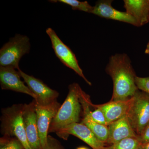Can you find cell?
<instances>
[{
    "mask_svg": "<svg viewBox=\"0 0 149 149\" xmlns=\"http://www.w3.org/2000/svg\"><path fill=\"white\" fill-rule=\"evenodd\" d=\"M113 82L111 101L130 100L139 90L136 83V75L129 57L125 54L112 56L106 68Z\"/></svg>",
    "mask_w": 149,
    "mask_h": 149,
    "instance_id": "6da1fadb",
    "label": "cell"
},
{
    "mask_svg": "<svg viewBox=\"0 0 149 149\" xmlns=\"http://www.w3.org/2000/svg\"><path fill=\"white\" fill-rule=\"evenodd\" d=\"M68 93L63 103L51 122L49 133L55 132L71 123H78L82 105L80 96L83 90L77 83L71 84Z\"/></svg>",
    "mask_w": 149,
    "mask_h": 149,
    "instance_id": "7a4b0ae2",
    "label": "cell"
},
{
    "mask_svg": "<svg viewBox=\"0 0 149 149\" xmlns=\"http://www.w3.org/2000/svg\"><path fill=\"white\" fill-rule=\"evenodd\" d=\"M24 104L13 105L4 109L1 117V131L4 136H15L23 145L24 149H31L27 141L23 122Z\"/></svg>",
    "mask_w": 149,
    "mask_h": 149,
    "instance_id": "3957f363",
    "label": "cell"
},
{
    "mask_svg": "<svg viewBox=\"0 0 149 149\" xmlns=\"http://www.w3.org/2000/svg\"><path fill=\"white\" fill-rule=\"evenodd\" d=\"M30 43L26 35L16 34L0 49V66L10 67L17 70L22 57L29 53Z\"/></svg>",
    "mask_w": 149,
    "mask_h": 149,
    "instance_id": "277c9868",
    "label": "cell"
},
{
    "mask_svg": "<svg viewBox=\"0 0 149 149\" xmlns=\"http://www.w3.org/2000/svg\"><path fill=\"white\" fill-rule=\"evenodd\" d=\"M131 126L138 136L149 123V95L138 90L131 98L126 114Z\"/></svg>",
    "mask_w": 149,
    "mask_h": 149,
    "instance_id": "5b68a950",
    "label": "cell"
},
{
    "mask_svg": "<svg viewBox=\"0 0 149 149\" xmlns=\"http://www.w3.org/2000/svg\"><path fill=\"white\" fill-rule=\"evenodd\" d=\"M47 33L50 39L52 47L56 56L65 65L74 70L79 76L83 78L89 85L92 83L85 77L83 71L79 66L76 56L69 47L61 40L56 33L52 28L46 29Z\"/></svg>",
    "mask_w": 149,
    "mask_h": 149,
    "instance_id": "8992f818",
    "label": "cell"
},
{
    "mask_svg": "<svg viewBox=\"0 0 149 149\" xmlns=\"http://www.w3.org/2000/svg\"><path fill=\"white\" fill-rule=\"evenodd\" d=\"M20 76L35 97V100L39 105L45 106L57 100L59 96L57 91L51 89L42 80L18 70Z\"/></svg>",
    "mask_w": 149,
    "mask_h": 149,
    "instance_id": "52a82bcc",
    "label": "cell"
},
{
    "mask_svg": "<svg viewBox=\"0 0 149 149\" xmlns=\"http://www.w3.org/2000/svg\"><path fill=\"white\" fill-rule=\"evenodd\" d=\"M61 106L57 100L45 106L39 105L36 102L37 128L42 148L47 143L48 134L51 122L55 117Z\"/></svg>",
    "mask_w": 149,
    "mask_h": 149,
    "instance_id": "ba28073f",
    "label": "cell"
},
{
    "mask_svg": "<svg viewBox=\"0 0 149 149\" xmlns=\"http://www.w3.org/2000/svg\"><path fill=\"white\" fill-rule=\"evenodd\" d=\"M59 137L66 140L69 135L77 137L89 145L93 149H104L106 144L99 141L86 125L74 123L65 126L56 133Z\"/></svg>",
    "mask_w": 149,
    "mask_h": 149,
    "instance_id": "9c48e42d",
    "label": "cell"
},
{
    "mask_svg": "<svg viewBox=\"0 0 149 149\" xmlns=\"http://www.w3.org/2000/svg\"><path fill=\"white\" fill-rule=\"evenodd\" d=\"M35 105V100L28 104H24L22 113L23 122L30 148L31 149H42L37 128Z\"/></svg>",
    "mask_w": 149,
    "mask_h": 149,
    "instance_id": "30bf717a",
    "label": "cell"
},
{
    "mask_svg": "<svg viewBox=\"0 0 149 149\" xmlns=\"http://www.w3.org/2000/svg\"><path fill=\"white\" fill-rule=\"evenodd\" d=\"M18 70L10 67L0 66V83L2 90L24 93L31 96L34 100L35 96L27 85L20 79Z\"/></svg>",
    "mask_w": 149,
    "mask_h": 149,
    "instance_id": "8fae6325",
    "label": "cell"
},
{
    "mask_svg": "<svg viewBox=\"0 0 149 149\" xmlns=\"http://www.w3.org/2000/svg\"><path fill=\"white\" fill-rule=\"evenodd\" d=\"M112 1L111 0L98 1L93 6L91 13L103 18L122 22L138 27L137 22L133 17L126 12L120 11L113 7Z\"/></svg>",
    "mask_w": 149,
    "mask_h": 149,
    "instance_id": "7c38bea8",
    "label": "cell"
},
{
    "mask_svg": "<svg viewBox=\"0 0 149 149\" xmlns=\"http://www.w3.org/2000/svg\"><path fill=\"white\" fill-rule=\"evenodd\" d=\"M108 126L109 136L107 144L111 145L127 138L138 137L126 115L111 123Z\"/></svg>",
    "mask_w": 149,
    "mask_h": 149,
    "instance_id": "4fadbf2b",
    "label": "cell"
},
{
    "mask_svg": "<svg viewBox=\"0 0 149 149\" xmlns=\"http://www.w3.org/2000/svg\"><path fill=\"white\" fill-rule=\"evenodd\" d=\"M126 12L136 19L138 27L149 21V0H124Z\"/></svg>",
    "mask_w": 149,
    "mask_h": 149,
    "instance_id": "5bb4252c",
    "label": "cell"
},
{
    "mask_svg": "<svg viewBox=\"0 0 149 149\" xmlns=\"http://www.w3.org/2000/svg\"><path fill=\"white\" fill-rule=\"evenodd\" d=\"M130 100L124 101H110L102 104L96 105L103 111L108 125L127 114L131 102Z\"/></svg>",
    "mask_w": 149,
    "mask_h": 149,
    "instance_id": "9a60e30c",
    "label": "cell"
},
{
    "mask_svg": "<svg viewBox=\"0 0 149 149\" xmlns=\"http://www.w3.org/2000/svg\"><path fill=\"white\" fill-rule=\"evenodd\" d=\"M81 123L86 125L99 141L104 143H107L109 136L108 125H102L95 122L86 116H84Z\"/></svg>",
    "mask_w": 149,
    "mask_h": 149,
    "instance_id": "2e32d148",
    "label": "cell"
},
{
    "mask_svg": "<svg viewBox=\"0 0 149 149\" xmlns=\"http://www.w3.org/2000/svg\"><path fill=\"white\" fill-rule=\"evenodd\" d=\"M143 145L138 137L123 139L114 144L106 146L104 149H141Z\"/></svg>",
    "mask_w": 149,
    "mask_h": 149,
    "instance_id": "e0dca14e",
    "label": "cell"
},
{
    "mask_svg": "<svg viewBox=\"0 0 149 149\" xmlns=\"http://www.w3.org/2000/svg\"><path fill=\"white\" fill-rule=\"evenodd\" d=\"M49 1L52 3H63L70 6L72 9L74 10L83 11L89 13H91L93 9V6H92L87 1L81 2L77 0H51Z\"/></svg>",
    "mask_w": 149,
    "mask_h": 149,
    "instance_id": "ac0fdd59",
    "label": "cell"
},
{
    "mask_svg": "<svg viewBox=\"0 0 149 149\" xmlns=\"http://www.w3.org/2000/svg\"><path fill=\"white\" fill-rule=\"evenodd\" d=\"M23 145L17 138L4 136L1 139L0 149H24Z\"/></svg>",
    "mask_w": 149,
    "mask_h": 149,
    "instance_id": "d6986e66",
    "label": "cell"
},
{
    "mask_svg": "<svg viewBox=\"0 0 149 149\" xmlns=\"http://www.w3.org/2000/svg\"><path fill=\"white\" fill-rule=\"evenodd\" d=\"M94 107H95V110L93 111L91 110L84 114V116L89 118L91 120L100 124L108 125L103 111L100 108L96 106V105L94 104Z\"/></svg>",
    "mask_w": 149,
    "mask_h": 149,
    "instance_id": "ffe728a7",
    "label": "cell"
},
{
    "mask_svg": "<svg viewBox=\"0 0 149 149\" xmlns=\"http://www.w3.org/2000/svg\"><path fill=\"white\" fill-rule=\"evenodd\" d=\"M136 83L139 90L149 95V77H143L136 76Z\"/></svg>",
    "mask_w": 149,
    "mask_h": 149,
    "instance_id": "44dd1931",
    "label": "cell"
},
{
    "mask_svg": "<svg viewBox=\"0 0 149 149\" xmlns=\"http://www.w3.org/2000/svg\"><path fill=\"white\" fill-rule=\"evenodd\" d=\"M42 149H64L58 141L52 137L48 136L47 143Z\"/></svg>",
    "mask_w": 149,
    "mask_h": 149,
    "instance_id": "7402d4cb",
    "label": "cell"
},
{
    "mask_svg": "<svg viewBox=\"0 0 149 149\" xmlns=\"http://www.w3.org/2000/svg\"><path fill=\"white\" fill-rule=\"evenodd\" d=\"M138 139L143 145L149 142V123L144 128L143 132L140 136H138Z\"/></svg>",
    "mask_w": 149,
    "mask_h": 149,
    "instance_id": "603a6c76",
    "label": "cell"
},
{
    "mask_svg": "<svg viewBox=\"0 0 149 149\" xmlns=\"http://www.w3.org/2000/svg\"><path fill=\"white\" fill-rule=\"evenodd\" d=\"M141 149H149V142L145 145H143Z\"/></svg>",
    "mask_w": 149,
    "mask_h": 149,
    "instance_id": "cb8c5ba5",
    "label": "cell"
},
{
    "mask_svg": "<svg viewBox=\"0 0 149 149\" xmlns=\"http://www.w3.org/2000/svg\"><path fill=\"white\" fill-rule=\"evenodd\" d=\"M145 53L149 55V42L148 43V45H147L146 48Z\"/></svg>",
    "mask_w": 149,
    "mask_h": 149,
    "instance_id": "d4e9b609",
    "label": "cell"
},
{
    "mask_svg": "<svg viewBox=\"0 0 149 149\" xmlns=\"http://www.w3.org/2000/svg\"><path fill=\"white\" fill-rule=\"evenodd\" d=\"M77 149H88L87 148H85V147H81L80 148H77Z\"/></svg>",
    "mask_w": 149,
    "mask_h": 149,
    "instance_id": "484cf974",
    "label": "cell"
},
{
    "mask_svg": "<svg viewBox=\"0 0 149 149\" xmlns=\"http://www.w3.org/2000/svg\"></svg>",
    "mask_w": 149,
    "mask_h": 149,
    "instance_id": "4316f807",
    "label": "cell"
}]
</instances>
